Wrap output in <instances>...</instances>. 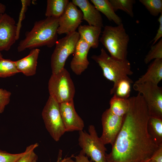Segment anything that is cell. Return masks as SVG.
<instances>
[{
    "label": "cell",
    "mask_w": 162,
    "mask_h": 162,
    "mask_svg": "<svg viewBox=\"0 0 162 162\" xmlns=\"http://www.w3.org/2000/svg\"><path fill=\"white\" fill-rule=\"evenodd\" d=\"M129 99V110L111 152L106 154V162H144L159 147L148 131L150 116L142 95L138 92Z\"/></svg>",
    "instance_id": "1"
},
{
    "label": "cell",
    "mask_w": 162,
    "mask_h": 162,
    "mask_svg": "<svg viewBox=\"0 0 162 162\" xmlns=\"http://www.w3.org/2000/svg\"><path fill=\"white\" fill-rule=\"evenodd\" d=\"M58 18L46 17L36 21L32 29L26 33L25 38L17 47L19 52L46 46L52 47L58 41Z\"/></svg>",
    "instance_id": "2"
},
{
    "label": "cell",
    "mask_w": 162,
    "mask_h": 162,
    "mask_svg": "<svg viewBox=\"0 0 162 162\" xmlns=\"http://www.w3.org/2000/svg\"><path fill=\"white\" fill-rule=\"evenodd\" d=\"M129 40V36L122 23L115 26H105L99 41L111 57L123 60L127 59Z\"/></svg>",
    "instance_id": "3"
},
{
    "label": "cell",
    "mask_w": 162,
    "mask_h": 162,
    "mask_svg": "<svg viewBox=\"0 0 162 162\" xmlns=\"http://www.w3.org/2000/svg\"><path fill=\"white\" fill-rule=\"evenodd\" d=\"M91 58L100 67L105 78L113 82L114 84L121 80L129 78L128 76L133 74L130 64L127 59H115L109 55L103 48L99 55H93Z\"/></svg>",
    "instance_id": "4"
},
{
    "label": "cell",
    "mask_w": 162,
    "mask_h": 162,
    "mask_svg": "<svg viewBox=\"0 0 162 162\" xmlns=\"http://www.w3.org/2000/svg\"><path fill=\"white\" fill-rule=\"evenodd\" d=\"M48 88L50 96L59 104L73 100L74 85L69 73L64 68L57 74H52Z\"/></svg>",
    "instance_id": "5"
},
{
    "label": "cell",
    "mask_w": 162,
    "mask_h": 162,
    "mask_svg": "<svg viewBox=\"0 0 162 162\" xmlns=\"http://www.w3.org/2000/svg\"><path fill=\"white\" fill-rule=\"evenodd\" d=\"M88 133L83 130L79 131V145L82 151L95 162H106V148L98 136L94 126L90 125Z\"/></svg>",
    "instance_id": "6"
},
{
    "label": "cell",
    "mask_w": 162,
    "mask_h": 162,
    "mask_svg": "<svg viewBox=\"0 0 162 162\" xmlns=\"http://www.w3.org/2000/svg\"><path fill=\"white\" fill-rule=\"evenodd\" d=\"M80 38L79 33L75 31L58 40L51 57L52 74H57L64 68L68 58L74 54Z\"/></svg>",
    "instance_id": "7"
},
{
    "label": "cell",
    "mask_w": 162,
    "mask_h": 162,
    "mask_svg": "<svg viewBox=\"0 0 162 162\" xmlns=\"http://www.w3.org/2000/svg\"><path fill=\"white\" fill-rule=\"evenodd\" d=\"M42 116L45 127L51 137L57 142L66 132L59 104L50 96L43 110Z\"/></svg>",
    "instance_id": "8"
},
{
    "label": "cell",
    "mask_w": 162,
    "mask_h": 162,
    "mask_svg": "<svg viewBox=\"0 0 162 162\" xmlns=\"http://www.w3.org/2000/svg\"><path fill=\"white\" fill-rule=\"evenodd\" d=\"M133 89L142 95L150 117L162 119V88L151 82L134 83Z\"/></svg>",
    "instance_id": "9"
},
{
    "label": "cell",
    "mask_w": 162,
    "mask_h": 162,
    "mask_svg": "<svg viewBox=\"0 0 162 162\" xmlns=\"http://www.w3.org/2000/svg\"><path fill=\"white\" fill-rule=\"evenodd\" d=\"M123 118L113 113L109 108L103 112L101 119L102 132L100 138L104 145H113L121 128Z\"/></svg>",
    "instance_id": "10"
},
{
    "label": "cell",
    "mask_w": 162,
    "mask_h": 162,
    "mask_svg": "<svg viewBox=\"0 0 162 162\" xmlns=\"http://www.w3.org/2000/svg\"><path fill=\"white\" fill-rule=\"evenodd\" d=\"M82 13L71 2H70L65 10L58 18V34H66L76 31L82 20Z\"/></svg>",
    "instance_id": "11"
},
{
    "label": "cell",
    "mask_w": 162,
    "mask_h": 162,
    "mask_svg": "<svg viewBox=\"0 0 162 162\" xmlns=\"http://www.w3.org/2000/svg\"><path fill=\"white\" fill-rule=\"evenodd\" d=\"M16 38V26L13 18L4 13L0 15V51H8Z\"/></svg>",
    "instance_id": "12"
},
{
    "label": "cell",
    "mask_w": 162,
    "mask_h": 162,
    "mask_svg": "<svg viewBox=\"0 0 162 162\" xmlns=\"http://www.w3.org/2000/svg\"><path fill=\"white\" fill-rule=\"evenodd\" d=\"M59 104L66 132L83 130L84 127V122L75 110L74 100Z\"/></svg>",
    "instance_id": "13"
},
{
    "label": "cell",
    "mask_w": 162,
    "mask_h": 162,
    "mask_svg": "<svg viewBox=\"0 0 162 162\" xmlns=\"http://www.w3.org/2000/svg\"><path fill=\"white\" fill-rule=\"evenodd\" d=\"M90 48L88 44L80 38L70 63L71 69L76 75H80L88 68L89 63L87 56Z\"/></svg>",
    "instance_id": "14"
},
{
    "label": "cell",
    "mask_w": 162,
    "mask_h": 162,
    "mask_svg": "<svg viewBox=\"0 0 162 162\" xmlns=\"http://www.w3.org/2000/svg\"><path fill=\"white\" fill-rule=\"evenodd\" d=\"M71 2L80 9L82 12V20L86 21L89 25L104 27L103 20L100 12L88 0H73Z\"/></svg>",
    "instance_id": "15"
},
{
    "label": "cell",
    "mask_w": 162,
    "mask_h": 162,
    "mask_svg": "<svg viewBox=\"0 0 162 162\" xmlns=\"http://www.w3.org/2000/svg\"><path fill=\"white\" fill-rule=\"evenodd\" d=\"M40 52V50L37 48L32 49L27 56L15 61L19 72L26 76H32L36 74Z\"/></svg>",
    "instance_id": "16"
},
{
    "label": "cell",
    "mask_w": 162,
    "mask_h": 162,
    "mask_svg": "<svg viewBox=\"0 0 162 162\" xmlns=\"http://www.w3.org/2000/svg\"><path fill=\"white\" fill-rule=\"evenodd\" d=\"M162 79V59H155L148 66L147 71L135 82H151L158 85Z\"/></svg>",
    "instance_id": "17"
},
{
    "label": "cell",
    "mask_w": 162,
    "mask_h": 162,
    "mask_svg": "<svg viewBox=\"0 0 162 162\" xmlns=\"http://www.w3.org/2000/svg\"><path fill=\"white\" fill-rule=\"evenodd\" d=\"M101 27L89 25H80L78 33L82 39L93 49L97 48L99 45V38L101 32Z\"/></svg>",
    "instance_id": "18"
},
{
    "label": "cell",
    "mask_w": 162,
    "mask_h": 162,
    "mask_svg": "<svg viewBox=\"0 0 162 162\" xmlns=\"http://www.w3.org/2000/svg\"><path fill=\"white\" fill-rule=\"evenodd\" d=\"M97 9L104 14L110 21L113 22L117 25L122 23L121 18L114 11L109 0H91Z\"/></svg>",
    "instance_id": "19"
},
{
    "label": "cell",
    "mask_w": 162,
    "mask_h": 162,
    "mask_svg": "<svg viewBox=\"0 0 162 162\" xmlns=\"http://www.w3.org/2000/svg\"><path fill=\"white\" fill-rule=\"evenodd\" d=\"M69 2L68 0H47L45 16L59 18L64 12Z\"/></svg>",
    "instance_id": "20"
},
{
    "label": "cell",
    "mask_w": 162,
    "mask_h": 162,
    "mask_svg": "<svg viewBox=\"0 0 162 162\" xmlns=\"http://www.w3.org/2000/svg\"><path fill=\"white\" fill-rule=\"evenodd\" d=\"M110 111L118 116L123 117L128 112L130 107L129 98H122L114 95L110 101Z\"/></svg>",
    "instance_id": "21"
},
{
    "label": "cell",
    "mask_w": 162,
    "mask_h": 162,
    "mask_svg": "<svg viewBox=\"0 0 162 162\" xmlns=\"http://www.w3.org/2000/svg\"><path fill=\"white\" fill-rule=\"evenodd\" d=\"M148 133L159 146L162 145V119L150 117L148 124Z\"/></svg>",
    "instance_id": "22"
},
{
    "label": "cell",
    "mask_w": 162,
    "mask_h": 162,
    "mask_svg": "<svg viewBox=\"0 0 162 162\" xmlns=\"http://www.w3.org/2000/svg\"><path fill=\"white\" fill-rule=\"evenodd\" d=\"M133 81L130 78L122 79L114 84L110 90V94H113L119 98L128 99L130 95L131 84Z\"/></svg>",
    "instance_id": "23"
},
{
    "label": "cell",
    "mask_w": 162,
    "mask_h": 162,
    "mask_svg": "<svg viewBox=\"0 0 162 162\" xmlns=\"http://www.w3.org/2000/svg\"><path fill=\"white\" fill-rule=\"evenodd\" d=\"M19 73L15 61L0 58V77H9Z\"/></svg>",
    "instance_id": "24"
},
{
    "label": "cell",
    "mask_w": 162,
    "mask_h": 162,
    "mask_svg": "<svg viewBox=\"0 0 162 162\" xmlns=\"http://www.w3.org/2000/svg\"><path fill=\"white\" fill-rule=\"evenodd\" d=\"M115 12L121 10L125 12L132 17L134 16L133 5L134 0H109Z\"/></svg>",
    "instance_id": "25"
},
{
    "label": "cell",
    "mask_w": 162,
    "mask_h": 162,
    "mask_svg": "<svg viewBox=\"0 0 162 162\" xmlns=\"http://www.w3.org/2000/svg\"><path fill=\"white\" fill-rule=\"evenodd\" d=\"M162 59V39L154 45H152L150 49L146 56L144 62L146 64L153 59Z\"/></svg>",
    "instance_id": "26"
},
{
    "label": "cell",
    "mask_w": 162,
    "mask_h": 162,
    "mask_svg": "<svg viewBox=\"0 0 162 162\" xmlns=\"http://www.w3.org/2000/svg\"><path fill=\"white\" fill-rule=\"evenodd\" d=\"M152 15L156 16L162 13V0H140Z\"/></svg>",
    "instance_id": "27"
},
{
    "label": "cell",
    "mask_w": 162,
    "mask_h": 162,
    "mask_svg": "<svg viewBox=\"0 0 162 162\" xmlns=\"http://www.w3.org/2000/svg\"><path fill=\"white\" fill-rule=\"evenodd\" d=\"M38 145V144L36 143L27 146L23 154L16 162H33L34 159H38L34 150Z\"/></svg>",
    "instance_id": "28"
},
{
    "label": "cell",
    "mask_w": 162,
    "mask_h": 162,
    "mask_svg": "<svg viewBox=\"0 0 162 162\" xmlns=\"http://www.w3.org/2000/svg\"><path fill=\"white\" fill-rule=\"evenodd\" d=\"M22 8L21 10L19 17L18 21L16 25V38L18 39L19 38L21 23L25 18V14L27 8L29 6L31 1L29 0H22Z\"/></svg>",
    "instance_id": "29"
},
{
    "label": "cell",
    "mask_w": 162,
    "mask_h": 162,
    "mask_svg": "<svg viewBox=\"0 0 162 162\" xmlns=\"http://www.w3.org/2000/svg\"><path fill=\"white\" fill-rule=\"evenodd\" d=\"M23 153L24 152L18 154H11L0 149V162H16Z\"/></svg>",
    "instance_id": "30"
},
{
    "label": "cell",
    "mask_w": 162,
    "mask_h": 162,
    "mask_svg": "<svg viewBox=\"0 0 162 162\" xmlns=\"http://www.w3.org/2000/svg\"><path fill=\"white\" fill-rule=\"evenodd\" d=\"M11 95L10 92L0 88V113L4 111L6 106L9 104Z\"/></svg>",
    "instance_id": "31"
},
{
    "label": "cell",
    "mask_w": 162,
    "mask_h": 162,
    "mask_svg": "<svg viewBox=\"0 0 162 162\" xmlns=\"http://www.w3.org/2000/svg\"><path fill=\"white\" fill-rule=\"evenodd\" d=\"M158 21L159 22V25L157 33L156 35L151 42H153L152 45L156 44L159 39L162 38V13L160 14V15L158 19Z\"/></svg>",
    "instance_id": "32"
},
{
    "label": "cell",
    "mask_w": 162,
    "mask_h": 162,
    "mask_svg": "<svg viewBox=\"0 0 162 162\" xmlns=\"http://www.w3.org/2000/svg\"><path fill=\"white\" fill-rule=\"evenodd\" d=\"M149 159L153 162H162V145L159 146Z\"/></svg>",
    "instance_id": "33"
},
{
    "label": "cell",
    "mask_w": 162,
    "mask_h": 162,
    "mask_svg": "<svg viewBox=\"0 0 162 162\" xmlns=\"http://www.w3.org/2000/svg\"><path fill=\"white\" fill-rule=\"evenodd\" d=\"M75 162H92L88 159V157L81 150L79 154L75 157Z\"/></svg>",
    "instance_id": "34"
},
{
    "label": "cell",
    "mask_w": 162,
    "mask_h": 162,
    "mask_svg": "<svg viewBox=\"0 0 162 162\" xmlns=\"http://www.w3.org/2000/svg\"><path fill=\"white\" fill-rule=\"evenodd\" d=\"M62 151L60 150L59 152L57 160L56 162H62L63 159H62ZM38 159H34L33 162H37Z\"/></svg>",
    "instance_id": "35"
},
{
    "label": "cell",
    "mask_w": 162,
    "mask_h": 162,
    "mask_svg": "<svg viewBox=\"0 0 162 162\" xmlns=\"http://www.w3.org/2000/svg\"><path fill=\"white\" fill-rule=\"evenodd\" d=\"M6 9V7L4 4L0 3V15L5 13Z\"/></svg>",
    "instance_id": "36"
},
{
    "label": "cell",
    "mask_w": 162,
    "mask_h": 162,
    "mask_svg": "<svg viewBox=\"0 0 162 162\" xmlns=\"http://www.w3.org/2000/svg\"><path fill=\"white\" fill-rule=\"evenodd\" d=\"M72 157V156L70 157L65 158L63 159V160L62 162H75V161L73 160L71 158Z\"/></svg>",
    "instance_id": "37"
},
{
    "label": "cell",
    "mask_w": 162,
    "mask_h": 162,
    "mask_svg": "<svg viewBox=\"0 0 162 162\" xmlns=\"http://www.w3.org/2000/svg\"><path fill=\"white\" fill-rule=\"evenodd\" d=\"M144 162H153L152 160H150V159Z\"/></svg>",
    "instance_id": "38"
},
{
    "label": "cell",
    "mask_w": 162,
    "mask_h": 162,
    "mask_svg": "<svg viewBox=\"0 0 162 162\" xmlns=\"http://www.w3.org/2000/svg\"><path fill=\"white\" fill-rule=\"evenodd\" d=\"M2 57V55L1 52L0 51V58Z\"/></svg>",
    "instance_id": "39"
}]
</instances>
